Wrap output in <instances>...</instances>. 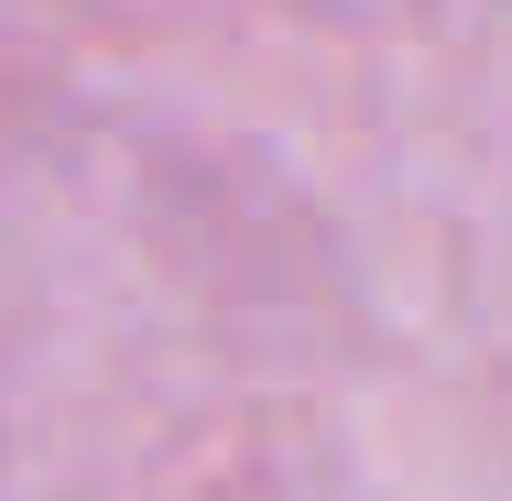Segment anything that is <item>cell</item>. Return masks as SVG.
<instances>
[]
</instances>
